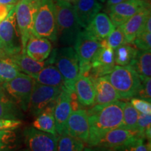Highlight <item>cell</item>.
<instances>
[{"label": "cell", "instance_id": "34", "mask_svg": "<svg viewBox=\"0 0 151 151\" xmlns=\"http://www.w3.org/2000/svg\"><path fill=\"white\" fill-rule=\"evenodd\" d=\"M115 151H150V141L145 143V139L141 137L137 138L126 144L113 149Z\"/></svg>", "mask_w": 151, "mask_h": 151}, {"label": "cell", "instance_id": "4", "mask_svg": "<svg viewBox=\"0 0 151 151\" xmlns=\"http://www.w3.org/2000/svg\"><path fill=\"white\" fill-rule=\"evenodd\" d=\"M53 63L61 73L65 88L70 93H74L75 82L80 73L79 60L72 46H65L55 50Z\"/></svg>", "mask_w": 151, "mask_h": 151}, {"label": "cell", "instance_id": "39", "mask_svg": "<svg viewBox=\"0 0 151 151\" xmlns=\"http://www.w3.org/2000/svg\"><path fill=\"white\" fill-rule=\"evenodd\" d=\"M22 124L20 120H8L0 119V130L15 129Z\"/></svg>", "mask_w": 151, "mask_h": 151}, {"label": "cell", "instance_id": "36", "mask_svg": "<svg viewBox=\"0 0 151 151\" xmlns=\"http://www.w3.org/2000/svg\"><path fill=\"white\" fill-rule=\"evenodd\" d=\"M133 44L138 50H148L151 48V32L142 31L135 38Z\"/></svg>", "mask_w": 151, "mask_h": 151}, {"label": "cell", "instance_id": "9", "mask_svg": "<svg viewBox=\"0 0 151 151\" xmlns=\"http://www.w3.org/2000/svg\"><path fill=\"white\" fill-rule=\"evenodd\" d=\"M101 46V41L90 35L86 30H81L76 39L74 48L79 60L80 73L86 75L90 69V62L97 50Z\"/></svg>", "mask_w": 151, "mask_h": 151}, {"label": "cell", "instance_id": "44", "mask_svg": "<svg viewBox=\"0 0 151 151\" xmlns=\"http://www.w3.org/2000/svg\"><path fill=\"white\" fill-rule=\"evenodd\" d=\"M20 0H0V4L6 5L16 6Z\"/></svg>", "mask_w": 151, "mask_h": 151}, {"label": "cell", "instance_id": "12", "mask_svg": "<svg viewBox=\"0 0 151 151\" xmlns=\"http://www.w3.org/2000/svg\"><path fill=\"white\" fill-rule=\"evenodd\" d=\"M150 7V2L146 0H126L111 6L108 16L116 27H120L127 20L143 9Z\"/></svg>", "mask_w": 151, "mask_h": 151}, {"label": "cell", "instance_id": "13", "mask_svg": "<svg viewBox=\"0 0 151 151\" xmlns=\"http://www.w3.org/2000/svg\"><path fill=\"white\" fill-rule=\"evenodd\" d=\"M23 136L30 151H57L58 136L39 131L33 127L26 128Z\"/></svg>", "mask_w": 151, "mask_h": 151}, {"label": "cell", "instance_id": "7", "mask_svg": "<svg viewBox=\"0 0 151 151\" xmlns=\"http://www.w3.org/2000/svg\"><path fill=\"white\" fill-rule=\"evenodd\" d=\"M0 50L6 57L22 52V43L17 27L15 6L0 22Z\"/></svg>", "mask_w": 151, "mask_h": 151}, {"label": "cell", "instance_id": "18", "mask_svg": "<svg viewBox=\"0 0 151 151\" xmlns=\"http://www.w3.org/2000/svg\"><path fill=\"white\" fill-rule=\"evenodd\" d=\"M150 16V7L144 9L134 15L122 25L120 26L122 28L127 43L133 44L135 38L142 32L145 22Z\"/></svg>", "mask_w": 151, "mask_h": 151}, {"label": "cell", "instance_id": "23", "mask_svg": "<svg viewBox=\"0 0 151 151\" xmlns=\"http://www.w3.org/2000/svg\"><path fill=\"white\" fill-rule=\"evenodd\" d=\"M95 89V99L94 105L104 104L120 99L118 92L115 90L106 76L92 80Z\"/></svg>", "mask_w": 151, "mask_h": 151}, {"label": "cell", "instance_id": "3", "mask_svg": "<svg viewBox=\"0 0 151 151\" xmlns=\"http://www.w3.org/2000/svg\"><path fill=\"white\" fill-rule=\"evenodd\" d=\"M106 76L120 99L129 100L137 96L141 81L132 66L115 65L112 71Z\"/></svg>", "mask_w": 151, "mask_h": 151}, {"label": "cell", "instance_id": "49", "mask_svg": "<svg viewBox=\"0 0 151 151\" xmlns=\"http://www.w3.org/2000/svg\"><path fill=\"white\" fill-rule=\"evenodd\" d=\"M146 1H148V0H146Z\"/></svg>", "mask_w": 151, "mask_h": 151}, {"label": "cell", "instance_id": "32", "mask_svg": "<svg viewBox=\"0 0 151 151\" xmlns=\"http://www.w3.org/2000/svg\"><path fill=\"white\" fill-rule=\"evenodd\" d=\"M14 130H0V151H13L16 148L18 139Z\"/></svg>", "mask_w": 151, "mask_h": 151}, {"label": "cell", "instance_id": "5", "mask_svg": "<svg viewBox=\"0 0 151 151\" xmlns=\"http://www.w3.org/2000/svg\"><path fill=\"white\" fill-rule=\"evenodd\" d=\"M32 34L37 37L57 41L55 7L53 0H41L34 20Z\"/></svg>", "mask_w": 151, "mask_h": 151}, {"label": "cell", "instance_id": "35", "mask_svg": "<svg viewBox=\"0 0 151 151\" xmlns=\"http://www.w3.org/2000/svg\"><path fill=\"white\" fill-rule=\"evenodd\" d=\"M105 41L106 44L113 50L122 45L127 43L122 28L120 27L115 28L112 32L106 37Z\"/></svg>", "mask_w": 151, "mask_h": 151}, {"label": "cell", "instance_id": "26", "mask_svg": "<svg viewBox=\"0 0 151 151\" xmlns=\"http://www.w3.org/2000/svg\"><path fill=\"white\" fill-rule=\"evenodd\" d=\"M36 82L45 86L63 88L64 80L61 73L52 64L45 66L41 70L33 77Z\"/></svg>", "mask_w": 151, "mask_h": 151}, {"label": "cell", "instance_id": "11", "mask_svg": "<svg viewBox=\"0 0 151 151\" xmlns=\"http://www.w3.org/2000/svg\"><path fill=\"white\" fill-rule=\"evenodd\" d=\"M63 88L45 86L35 81L28 111L36 117L50 103L58 99Z\"/></svg>", "mask_w": 151, "mask_h": 151}, {"label": "cell", "instance_id": "10", "mask_svg": "<svg viewBox=\"0 0 151 151\" xmlns=\"http://www.w3.org/2000/svg\"><path fill=\"white\" fill-rule=\"evenodd\" d=\"M115 67L114 50L109 47L104 40L95 52L90 62V69L86 76L91 80L108 75Z\"/></svg>", "mask_w": 151, "mask_h": 151}, {"label": "cell", "instance_id": "45", "mask_svg": "<svg viewBox=\"0 0 151 151\" xmlns=\"http://www.w3.org/2000/svg\"><path fill=\"white\" fill-rule=\"evenodd\" d=\"M58 1H62V2H65V3H68V4H73L77 0H58Z\"/></svg>", "mask_w": 151, "mask_h": 151}, {"label": "cell", "instance_id": "19", "mask_svg": "<svg viewBox=\"0 0 151 151\" xmlns=\"http://www.w3.org/2000/svg\"><path fill=\"white\" fill-rule=\"evenodd\" d=\"M52 52V43L46 38L37 37L32 35L25 46V53L32 59L43 62L49 58Z\"/></svg>", "mask_w": 151, "mask_h": 151}, {"label": "cell", "instance_id": "8", "mask_svg": "<svg viewBox=\"0 0 151 151\" xmlns=\"http://www.w3.org/2000/svg\"><path fill=\"white\" fill-rule=\"evenodd\" d=\"M35 81L30 76L20 73L13 80L4 83L1 86L21 110L27 112L29 110L30 97Z\"/></svg>", "mask_w": 151, "mask_h": 151}, {"label": "cell", "instance_id": "31", "mask_svg": "<svg viewBox=\"0 0 151 151\" xmlns=\"http://www.w3.org/2000/svg\"><path fill=\"white\" fill-rule=\"evenodd\" d=\"M139 113L130 102H124L122 109V123L121 127L132 130L137 129Z\"/></svg>", "mask_w": 151, "mask_h": 151}, {"label": "cell", "instance_id": "29", "mask_svg": "<svg viewBox=\"0 0 151 151\" xmlns=\"http://www.w3.org/2000/svg\"><path fill=\"white\" fill-rule=\"evenodd\" d=\"M21 73L9 57L0 58V84L9 82Z\"/></svg>", "mask_w": 151, "mask_h": 151}, {"label": "cell", "instance_id": "42", "mask_svg": "<svg viewBox=\"0 0 151 151\" xmlns=\"http://www.w3.org/2000/svg\"><path fill=\"white\" fill-rule=\"evenodd\" d=\"M124 1H126V0H106V10H108L112 6L121 3Z\"/></svg>", "mask_w": 151, "mask_h": 151}, {"label": "cell", "instance_id": "6", "mask_svg": "<svg viewBox=\"0 0 151 151\" xmlns=\"http://www.w3.org/2000/svg\"><path fill=\"white\" fill-rule=\"evenodd\" d=\"M41 0H20L15 6L17 27L22 43V52L25 53V46L32 34L34 20Z\"/></svg>", "mask_w": 151, "mask_h": 151}, {"label": "cell", "instance_id": "14", "mask_svg": "<svg viewBox=\"0 0 151 151\" xmlns=\"http://www.w3.org/2000/svg\"><path fill=\"white\" fill-rule=\"evenodd\" d=\"M73 98H76L75 93H70L64 87L56 100L53 116L58 135L62 134L65 131L67 120L73 111Z\"/></svg>", "mask_w": 151, "mask_h": 151}, {"label": "cell", "instance_id": "25", "mask_svg": "<svg viewBox=\"0 0 151 151\" xmlns=\"http://www.w3.org/2000/svg\"><path fill=\"white\" fill-rule=\"evenodd\" d=\"M56 100L53 102L50 103L46 108H45L39 115L36 116L32 124L34 128L39 131L58 136L56 132L55 122L53 116L54 107Z\"/></svg>", "mask_w": 151, "mask_h": 151}, {"label": "cell", "instance_id": "37", "mask_svg": "<svg viewBox=\"0 0 151 151\" xmlns=\"http://www.w3.org/2000/svg\"><path fill=\"white\" fill-rule=\"evenodd\" d=\"M130 103L140 113L151 114V103L148 100L133 97L130 99Z\"/></svg>", "mask_w": 151, "mask_h": 151}, {"label": "cell", "instance_id": "24", "mask_svg": "<svg viewBox=\"0 0 151 151\" xmlns=\"http://www.w3.org/2000/svg\"><path fill=\"white\" fill-rule=\"evenodd\" d=\"M22 118L21 109L0 84V119L21 120Z\"/></svg>", "mask_w": 151, "mask_h": 151}, {"label": "cell", "instance_id": "48", "mask_svg": "<svg viewBox=\"0 0 151 151\" xmlns=\"http://www.w3.org/2000/svg\"><path fill=\"white\" fill-rule=\"evenodd\" d=\"M99 1L101 3H104V2H105L106 0H99Z\"/></svg>", "mask_w": 151, "mask_h": 151}, {"label": "cell", "instance_id": "43", "mask_svg": "<svg viewBox=\"0 0 151 151\" xmlns=\"http://www.w3.org/2000/svg\"><path fill=\"white\" fill-rule=\"evenodd\" d=\"M142 31L148 32H151V16H149L148 19L146 20Z\"/></svg>", "mask_w": 151, "mask_h": 151}, {"label": "cell", "instance_id": "47", "mask_svg": "<svg viewBox=\"0 0 151 151\" xmlns=\"http://www.w3.org/2000/svg\"><path fill=\"white\" fill-rule=\"evenodd\" d=\"M18 151H30V150L28 148H26V149H22V150H18Z\"/></svg>", "mask_w": 151, "mask_h": 151}, {"label": "cell", "instance_id": "30", "mask_svg": "<svg viewBox=\"0 0 151 151\" xmlns=\"http://www.w3.org/2000/svg\"><path fill=\"white\" fill-rule=\"evenodd\" d=\"M57 151H83L85 143L75 139L67 132L58 135Z\"/></svg>", "mask_w": 151, "mask_h": 151}, {"label": "cell", "instance_id": "38", "mask_svg": "<svg viewBox=\"0 0 151 151\" xmlns=\"http://www.w3.org/2000/svg\"><path fill=\"white\" fill-rule=\"evenodd\" d=\"M151 78H147L141 80V86L138 92L137 97L141 99L148 100L150 101L151 100Z\"/></svg>", "mask_w": 151, "mask_h": 151}, {"label": "cell", "instance_id": "22", "mask_svg": "<svg viewBox=\"0 0 151 151\" xmlns=\"http://www.w3.org/2000/svg\"><path fill=\"white\" fill-rule=\"evenodd\" d=\"M115 27L105 13H98L90 21L85 30L99 41H102L114 30Z\"/></svg>", "mask_w": 151, "mask_h": 151}, {"label": "cell", "instance_id": "2", "mask_svg": "<svg viewBox=\"0 0 151 151\" xmlns=\"http://www.w3.org/2000/svg\"><path fill=\"white\" fill-rule=\"evenodd\" d=\"M55 7L57 41L65 46H72L81 31L73 5L53 0Z\"/></svg>", "mask_w": 151, "mask_h": 151}, {"label": "cell", "instance_id": "40", "mask_svg": "<svg viewBox=\"0 0 151 151\" xmlns=\"http://www.w3.org/2000/svg\"><path fill=\"white\" fill-rule=\"evenodd\" d=\"M15 6L12 5H6L0 4V22L8 16L10 11L12 10Z\"/></svg>", "mask_w": 151, "mask_h": 151}, {"label": "cell", "instance_id": "1", "mask_svg": "<svg viewBox=\"0 0 151 151\" xmlns=\"http://www.w3.org/2000/svg\"><path fill=\"white\" fill-rule=\"evenodd\" d=\"M123 101L92 106L86 111L89 123L88 146H95L106 132L121 127L122 123Z\"/></svg>", "mask_w": 151, "mask_h": 151}, {"label": "cell", "instance_id": "15", "mask_svg": "<svg viewBox=\"0 0 151 151\" xmlns=\"http://www.w3.org/2000/svg\"><path fill=\"white\" fill-rule=\"evenodd\" d=\"M65 132L87 143L89 138V123L86 110L73 111L68 118Z\"/></svg>", "mask_w": 151, "mask_h": 151}, {"label": "cell", "instance_id": "21", "mask_svg": "<svg viewBox=\"0 0 151 151\" xmlns=\"http://www.w3.org/2000/svg\"><path fill=\"white\" fill-rule=\"evenodd\" d=\"M9 58L16 64L20 72L29 75L32 78L37 75L45 66L53 63L52 53L51 56H49L48 60H45L43 62L36 61L29 58L26 53H22V52L14 55Z\"/></svg>", "mask_w": 151, "mask_h": 151}, {"label": "cell", "instance_id": "41", "mask_svg": "<svg viewBox=\"0 0 151 151\" xmlns=\"http://www.w3.org/2000/svg\"><path fill=\"white\" fill-rule=\"evenodd\" d=\"M83 151H115L112 148H105L102 146H88L83 149Z\"/></svg>", "mask_w": 151, "mask_h": 151}, {"label": "cell", "instance_id": "17", "mask_svg": "<svg viewBox=\"0 0 151 151\" xmlns=\"http://www.w3.org/2000/svg\"><path fill=\"white\" fill-rule=\"evenodd\" d=\"M73 7L78 23L85 29L101 10L102 5L99 0H77Z\"/></svg>", "mask_w": 151, "mask_h": 151}, {"label": "cell", "instance_id": "28", "mask_svg": "<svg viewBox=\"0 0 151 151\" xmlns=\"http://www.w3.org/2000/svg\"><path fill=\"white\" fill-rule=\"evenodd\" d=\"M138 49L129 43H125L114 50L115 65L118 66L129 65L134 59Z\"/></svg>", "mask_w": 151, "mask_h": 151}, {"label": "cell", "instance_id": "33", "mask_svg": "<svg viewBox=\"0 0 151 151\" xmlns=\"http://www.w3.org/2000/svg\"><path fill=\"white\" fill-rule=\"evenodd\" d=\"M136 130L139 132L141 137L150 141L151 114L139 113Z\"/></svg>", "mask_w": 151, "mask_h": 151}, {"label": "cell", "instance_id": "20", "mask_svg": "<svg viewBox=\"0 0 151 151\" xmlns=\"http://www.w3.org/2000/svg\"><path fill=\"white\" fill-rule=\"evenodd\" d=\"M74 93L80 104L85 106L94 105L95 89L93 82L88 76L79 73L75 82Z\"/></svg>", "mask_w": 151, "mask_h": 151}, {"label": "cell", "instance_id": "16", "mask_svg": "<svg viewBox=\"0 0 151 151\" xmlns=\"http://www.w3.org/2000/svg\"><path fill=\"white\" fill-rule=\"evenodd\" d=\"M139 137H141L137 130L118 127L106 132L97 146L114 149Z\"/></svg>", "mask_w": 151, "mask_h": 151}, {"label": "cell", "instance_id": "46", "mask_svg": "<svg viewBox=\"0 0 151 151\" xmlns=\"http://www.w3.org/2000/svg\"><path fill=\"white\" fill-rule=\"evenodd\" d=\"M6 55H5L3 53V52H1V50H0V58H6Z\"/></svg>", "mask_w": 151, "mask_h": 151}, {"label": "cell", "instance_id": "27", "mask_svg": "<svg viewBox=\"0 0 151 151\" xmlns=\"http://www.w3.org/2000/svg\"><path fill=\"white\" fill-rule=\"evenodd\" d=\"M139 75L141 81L151 76V51L138 50L137 54L129 65Z\"/></svg>", "mask_w": 151, "mask_h": 151}, {"label": "cell", "instance_id": "50", "mask_svg": "<svg viewBox=\"0 0 151 151\" xmlns=\"http://www.w3.org/2000/svg\"></svg>", "mask_w": 151, "mask_h": 151}]
</instances>
